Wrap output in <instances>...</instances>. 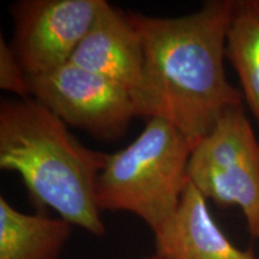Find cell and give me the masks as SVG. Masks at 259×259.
Masks as SVG:
<instances>
[{
    "mask_svg": "<svg viewBox=\"0 0 259 259\" xmlns=\"http://www.w3.org/2000/svg\"><path fill=\"white\" fill-rule=\"evenodd\" d=\"M234 6V0H211L178 17L127 14L144 48L134 97L137 116L168 121L192 149L223 113L242 106V92L228 82L223 67Z\"/></svg>",
    "mask_w": 259,
    "mask_h": 259,
    "instance_id": "obj_1",
    "label": "cell"
},
{
    "mask_svg": "<svg viewBox=\"0 0 259 259\" xmlns=\"http://www.w3.org/2000/svg\"><path fill=\"white\" fill-rule=\"evenodd\" d=\"M106 160L32 97L0 103V168L18 173L38 206L95 236L106 233L96 191Z\"/></svg>",
    "mask_w": 259,
    "mask_h": 259,
    "instance_id": "obj_2",
    "label": "cell"
},
{
    "mask_svg": "<svg viewBox=\"0 0 259 259\" xmlns=\"http://www.w3.org/2000/svg\"><path fill=\"white\" fill-rule=\"evenodd\" d=\"M191 151L177 127L162 119H148L132 143L107 155L96 189L101 211L131 212L156 231L179 206L189 183Z\"/></svg>",
    "mask_w": 259,
    "mask_h": 259,
    "instance_id": "obj_3",
    "label": "cell"
},
{
    "mask_svg": "<svg viewBox=\"0 0 259 259\" xmlns=\"http://www.w3.org/2000/svg\"><path fill=\"white\" fill-rule=\"evenodd\" d=\"M187 179L222 208L238 206L259 238V143L242 106L228 109L191 151Z\"/></svg>",
    "mask_w": 259,
    "mask_h": 259,
    "instance_id": "obj_4",
    "label": "cell"
},
{
    "mask_svg": "<svg viewBox=\"0 0 259 259\" xmlns=\"http://www.w3.org/2000/svg\"><path fill=\"white\" fill-rule=\"evenodd\" d=\"M30 97L100 141L121 137L137 116L130 94L111 80L71 63L29 78Z\"/></svg>",
    "mask_w": 259,
    "mask_h": 259,
    "instance_id": "obj_5",
    "label": "cell"
},
{
    "mask_svg": "<svg viewBox=\"0 0 259 259\" xmlns=\"http://www.w3.org/2000/svg\"><path fill=\"white\" fill-rule=\"evenodd\" d=\"M106 0H21L10 44L29 78L69 63Z\"/></svg>",
    "mask_w": 259,
    "mask_h": 259,
    "instance_id": "obj_6",
    "label": "cell"
},
{
    "mask_svg": "<svg viewBox=\"0 0 259 259\" xmlns=\"http://www.w3.org/2000/svg\"><path fill=\"white\" fill-rule=\"evenodd\" d=\"M70 61L121 87L134 100L143 73V40L128 15L105 2Z\"/></svg>",
    "mask_w": 259,
    "mask_h": 259,
    "instance_id": "obj_7",
    "label": "cell"
},
{
    "mask_svg": "<svg viewBox=\"0 0 259 259\" xmlns=\"http://www.w3.org/2000/svg\"><path fill=\"white\" fill-rule=\"evenodd\" d=\"M154 235L155 253L161 259H258L232 244L190 181L177 211Z\"/></svg>",
    "mask_w": 259,
    "mask_h": 259,
    "instance_id": "obj_8",
    "label": "cell"
},
{
    "mask_svg": "<svg viewBox=\"0 0 259 259\" xmlns=\"http://www.w3.org/2000/svg\"><path fill=\"white\" fill-rule=\"evenodd\" d=\"M72 225L61 218L24 213L0 197V259H59Z\"/></svg>",
    "mask_w": 259,
    "mask_h": 259,
    "instance_id": "obj_9",
    "label": "cell"
},
{
    "mask_svg": "<svg viewBox=\"0 0 259 259\" xmlns=\"http://www.w3.org/2000/svg\"><path fill=\"white\" fill-rule=\"evenodd\" d=\"M226 58L238 73L245 101L259 122V0L235 2Z\"/></svg>",
    "mask_w": 259,
    "mask_h": 259,
    "instance_id": "obj_10",
    "label": "cell"
},
{
    "mask_svg": "<svg viewBox=\"0 0 259 259\" xmlns=\"http://www.w3.org/2000/svg\"><path fill=\"white\" fill-rule=\"evenodd\" d=\"M0 88L14 93L18 99L30 97L29 77L3 35L0 36Z\"/></svg>",
    "mask_w": 259,
    "mask_h": 259,
    "instance_id": "obj_11",
    "label": "cell"
},
{
    "mask_svg": "<svg viewBox=\"0 0 259 259\" xmlns=\"http://www.w3.org/2000/svg\"><path fill=\"white\" fill-rule=\"evenodd\" d=\"M142 259H161V258L158 257V255H157L156 253H154V254L148 255V257H144V258H142Z\"/></svg>",
    "mask_w": 259,
    "mask_h": 259,
    "instance_id": "obj_12",
    "label": "cell"
}]
</instances>
